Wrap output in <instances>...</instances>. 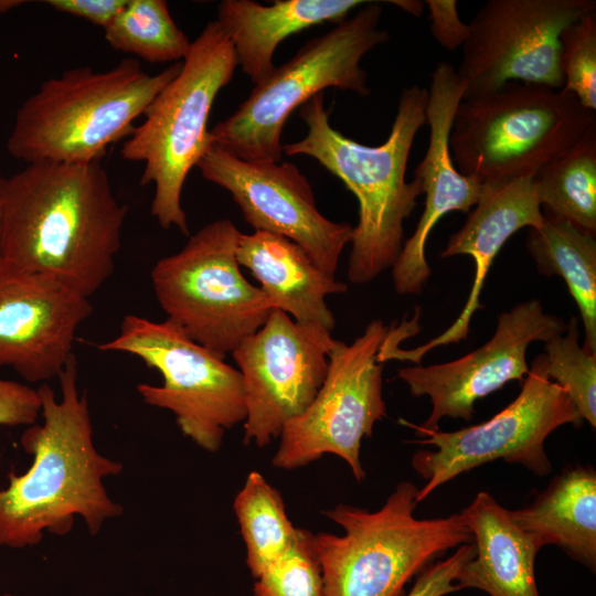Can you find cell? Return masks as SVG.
Masks as SVG:
<instances>
[{
	"label": "cell",
	"instance_id": "cell-1",
	"mask_svg": "<svg viewBox=\"0 0 596 596\" xmlns=\"http://www.w3.org/2000/svg\"><path fill=\"white\" fill-rule=\"evenodd\" d=\"M128 211L100 161L25 164L3 179L1 265L89 299L114 273Z\"/></svg>",
	"mask_w": 596,
	"mask_h": 596
},
{
	"label": "cell",
	"instance_id": "cell-2",
	"mask_svg": "<svg viewBox=\"0 0 596 596\" xmlns=\"http://www.w3.org/2000/svg\"><path fill=\"white\" fill-rule=\"evenodd\" d=\"M58 380L60 400L47 383L36 389L43 421L29 426L20 439L32 456L30 468L21 475L10 472L8 486L0 490V547L34 546L44 532L64 535L75 517L95 535L107 520L123 513L104 480L124 467L94 444L88 400L78 392L74 354Z\"/></svg>",
	"mask_w": 596,
	"mask_h": 596
},
{
	"label": "cell",
	"instance_id": "cell-3",
	"mask_svg": "<svg viewBox=\"0 0 596 596\" xmlns=\"http://www.w3.org/2000/svg\"><path fill=\"white\" fill-rule=\"evenodd\" d=\"M428 91L413 85L402 91L386 140L377 146L360 143L330 124L324 95L319 93L301 106L307 132L283 145L286 156H308L339 178L359 203L352 230L348 280L363 285L392 268L404 244V221L422 195L417 179L405 173L417 131L427 124Z\"/></svg>",
	"mask_w": 596,
	"mask_h": 596
},
{
	"label": "cell",
	"instance_id": "cell-4",
	"mask_svg": "<svg viewBox=\"0 0 596 596\" xmlns=\"http://www.w3.org/2000/svg\"><path fill=\"white\" fill-rule=\"evenodd\" d=\"M180 68L150 74L126 57L107 71L78 66L47 78L17 110L8 152L25 164L102 161Z\"/></svg>",
	"mask_w": 596,
	"mask_h": 596
},
{
	"label": "cell",
	"instance_id": "cell-5",
	"mask_svg": "<svg viewBox=\"0 0 596 596\" xmlns=\"http://www.w3.org/2000/svg\"><path fill=\"white\" fill-rule=\"evenodd\" d=\"M418 491L403 481L376 511L338 504L323 512L344 530L311 534L323 596H402L406 583L437 557L473 542L459 513L415 518Z\"/></svg>",
	"mask_w": 596,
	"mask_h": 596
},
{
	"label": "cell",
	"instance_id": "cell-6",
	"mask_svg": "<svg viewBox=\"0 0 596 596\" xmlns=\"http://www.w3.org/2000/svg\"><path fill=\"white\" fill-rule=\"evenodd\" d=\"M236 67L231 41L215 20L209 21L191 41L179 73L152 99L121 147L123 159L143 163L139 182L153 184L150 212L164 230L189 235L182 190L212 143L211 109Z\"/></svg>",
	"mask_w": 596,
	"mask_h": 596
},
{
	"label": "cell",
	"instance_id": "cell-7",
	"mask_svg": "<svg viewBox=\"0 0 596 596\" xmlns=\"http://www.w3.org/2000/svg\"><path fill=\"white\" fill-rule=\"evenodd\" d=\"M596 129L595 111L564 89L509 82L461 100L449 135L453 162L481 183L533 177Z\"/></svg>",
	"mask_w": 596,
	"mask_h": 596
},
{
	"label": "cell",
	"instance_id": "cell-8",
	"mask_svg": "<svg viewBox=\"0 0 596 596\" xmlns=\"http://www.w3.org/2000/svg\"><path fill=\"white\" fill-rule=\"evenodd\" d=\"M383 9L369 1L354 15L308 41L276 66L224 120L210 129L211 142L245 160L280 162L281 132L289 115L328 87L370 95L362 57L390 40L380 28Z\"/></svg>",
	"mask_w": 596,
	"mask_h": 596
},
{
	"label": "cell",
	"instance_id": "cell-9",
	"mask_svg": "<svg viewBox=\"0 0 596 596\" xmlns=\"http://www.w3.org/2000/svg\"><path fill=\"white\" fill-rule=\"evenodd\" d=\"M242 232L226 217L205 224L151 269L153 292L167 319L189 338L226 358L274 310L237 260Z\"/></svg>",
	"mask_w": 596,
	"mask_h": 596
},
{
	"label": "cell",
	"instance_id": "cell-10",
	"mask_svg": "<svg viewBox=\"0 0 596 596\" xmlns=\"http://www.w3.org/2000/svg\"><path fill=\"white\" fill-rule=\"evenodd\" d=\"M98 349L129 353L157 370L161 385H137L143 403L171 412L181 433L206 451H217L246 417L240 371L168 319L126 315L119 333Z\"/></svg>",
	"mask_w": 596,
	"mask_h": 596
},
{
	"label": "cell",
	"instance_id": "cell-11",
	"mask_svg": "<svg viewBox=\"0 0 596 596\" xmlns=\"http://www.w3.org/2000/svg\"><path fill=\"white\" fill-rule=\"evenodd\" d=\"M380 319L369 322L351 344L336 340L324 382L307 409L284 427L273 465L292 470L324 454L343 459L361 482L364 437L387 414L382 390V349L393 332Z\"/></svg>",
	"mask_w": 596,
	"mask_h": 596
},
{
	"label": "cell",
	"instance_id": "cell-12",
	"mask_svg": "<svg viewBox=\"0 0 596 596\" xmlns=\"http://www.w3.org/2000/svg\"><path fill=\"white\" fill-rule=\"evenodd\" d=\"M582 418L566 392L546 376L545 356L536 355L514 401L490 419L454 432L428 430L418 436L423 449L412 457L413 469L427 482L417 502L455 477L502 459L539 477L552 470L544 449L547 436L560 426H579Z\"/></svg>",
	"mask_w": 596,
	"mask_h": 596
},
{
	"label": "cell",
	"instance_id": "cell-13",
	"mask_svg": "<svg viewBox=\"0 0 596 596\" xmlns=\"http://www.w3.org/2000/svg\"><path fill=\"white\" fill-rule=\"evenodd\" d=\"M596 11L595 0H489L475 14L456 68L462 99L488 95L505 83L562 89L560 35Z\"/></svg>",
	"mask_w": 596,
	"mask_h": 596
},
{
	"label": "cell",
	"instance_id": "cell-14",
	"mask_svg": "<svg viewBox=\"0 0 596 596\" xmlns=\"http://www.w3.org/2000/svg\"><path fill=\"white\" fill-rule=\"evenodd\" d=\"M336 339L318 323L274 309L231 353L241 373L244 443L265 447L311 404L327 376Z\"/></svg>",
	"mask_w": 596,
	"mask_h": 596
},
{
	"label": "cell",
	"instance_id": "cell-15",
	"mask_svg": "<svg viewBox=\"0 0 596 596\" xmlns=\"http://www.w3.org/2000/svg\"><path fill=\"white\" fill-rule=\"evenodd\" d=\"M196 168L238 205L254 231L287 237L324 272L334 275L353 226L334 222L318 209L309 180L292 163L245 160L211 143Z\"/></svg>",
	"mask_w": 596,
	"mask_h": 596
},
{
	"label": "cell",
	"instance_id": "cell-16",
	"mask_svg": "<svg viewBox=\"0 0 596 596\" xmlns=\"http://www.w3.org/2000/svg\"><path fill=\"white\" fill-rule=\"evenodd\" d=\"M565 330L561 318L544 312L541 301L531 299L502 312L491 339L472 352L446 363L400 369L396 377L411 394L426 395L432 403L422 425H405L419 435L439 429L444 417L471 421L476 401L510 381H524L530 369L525 354L532 342H546Z\"/></svg>",
	"mask_w": 596,
	"mask_h": 596
},
{
	"label": "cell",
	"instance_id": "cell-17",
	"mask_svg": "<svg viewBox=\"0 0 596 596\" xmlns=\"http://www.w3.org/2000/svg\"><path fill=\"white\" fill-rule=\"evenodd\" d=\"M93 306L66 284L0 266V366L24 380L58 377Z\"/></svg>",
	"mask_w": 596,
	"mask_h": 596
},
{
	"label": "cell",
	"instance_id": "cell-18",
	"mask_svg": "<svg viewBox=\"0 0 596 596\" xmlns=\"http://www.w3.org/2000/svg\"><path fill=\"white\" fill-rule=\"evenodd\" d=\"M462 92L456 67L446 62L438 63L430 75L426 107L428 148L414 171L425 195L424 211L415 232L404 242L391 268L393 286L398 295L423 292L432 275L426 259L430 232L447 213L468 212L477 204L483 190L479 180L458 171L449 150V135Z\"/></svg>",
	"mask_w": 596,
	"mask_h": 596
},
{
	"label": "cell",
	"instance_id": "cell-19",
	"mask_svg": "<svg viewBox=\"0 0 596 596\" xmlns=\"http://www.w3.org/2000/svg\"><path fill=\"white\" fill-rule=\"evenodd\" d=\"M542 221L543 212L532 177L483 183L475 209L440 252L443 258L468 255L473 259V283L461 312L448 329L430 341L413 350L395 347L389 358L419 364L421 359L434 348L466 340L471 318L482 307L481 289L496 256L515 232L523 227H538Z\"/></svg>",
	"mask_w": 596,
	"mask_h": 596
},
{
	"label": "cell",
	"instance_id": "cell-20",
	"mask_svg": "<svg viewBox=\"0 0 596 596\" xmlns=\"http://www.w3.org/2000/svg\"><path fill=\"white\" fill-rule=\"evenodd\" d=\"M237 260L258 281L274 309L298 323L333 330L336 319L326 299L345 292L348 285L320 268L298 244L263 231L241 233Z\"/></svg>",
	"mask_w": 596,
	"mask_h": 596
},
{
	"label": "cell",
	"instance_id": "cell-21",
	"mask_svg": "<svg viewBox=\"0 0 596 596\" xmlns=\"http://www.w3.org/2000/svg\"><path fill=\"white\" fill-rule=\"evenodd\" d=\"M476 547L455 576L458 590L477 588L489 596H540L534 562L542 545L535 536L518 528L509 510L489 492L480 491L462 509Z\"/></svg>",
	"mask_w": 596,
	"mask_h": 596
},
{
	"label": "cell",
	"instance_id": "cell-22",
	"mask_svg": "<svg viewBox=\"0 0 596 596\" xmlns=\"http://www.w3.org/2000/svg\"><path fill=\"white\" fill-rule=\"evenodd\" d=\"M368 0H276L262 4L253 0H222L216 22L233 45L237 66L254 85L276 67L277 46L288 36L313 25L339 24Z\"/></svg>",
	"mask_w": 596,
	"mask_h": 596
},
{
	"label": "cell",
	"instance_id": "cell-23",
	"mask_svg": "<svg viewBox=\"0 0 596 596\" xmlns=\"http://www.w3.org/2000/svg\"><path fill=\"white\" fill-rule=\"evenodd\" d=\"M509 514L542 547L554 544L595 571L596 472L592 467L564 469L530 505Z\"/></svg>",
	"mask_w": 596,
	"mask_h": 596
},
{
	"label": "cell",
	"instance_id": "cell-24",
	"mask_svg": "<svg viewBox=\"0 0 596 596\" xmlns=\"http://www.w3.org/2000/svg\"><path fill=\"white\" fill-rule=\"evenodd\" d=\"M538 272L561 276L575 300L584 324L583 348L596 354V237L566 219L543 212L525 242Z\"/></svg>",
	"mask_w": 596,
	"mask_h": 596
},
{
	"label": "cell",
	"instance_id": "cell-25",
	"mask_svg": "<svg viewBox=\"0 0 596 596\" xmlns=\"http://www.w3.org/2000/svg\"><path fill=\"white\" fill-rule=\"evenodd\" d=\"M541 207L596 234V129L532 177Z\"/></svg>",
	"mask_w": 596,
	"mask_h": 596
},
{
	"label": "cell",
	"instance_id": "cell-26",
	"mask_svg": "<svg viewBox=\"0 0 596 596\" xmlns=\"http://www.w3.org/2000/svg\"><path fill=\"white\" fill-rule=\"evenodd\" d=\"M246 547V563L258 578L298 539L300 529L287 517L281 494L258 471H251L234 503Z\"/></svg>",
	"mask_w": 596,
	"mask_h": 596
},
{
	"label": "cell",
	"instance_id": "cell-27",
	"mask_svg": "<svg viewBox=\"0 0 596 596\" xmlns=\"http://www.w3.org/2000/svg\"><path fill=\"white\" fill-rule=\"evenodd\" d=\"M103 30L114 50L150 63L183 61L191 45L164 0H127Z\"/></svg>",
	"mask_w": 596,
	"mask_h": 596
},
{
	"label": "cell",
	"instance_id": "cell-28",
	"mask_svg": "<svg viewBox=\"0 0 596 596\" xmlns=\"http://www.w3.org/2000/svg\"><path fill=\"white\" fill-rule=\"evenodd\" d=\"M564 333L544 344L546 376L566 392L582 421L595 428L596 354L579 345L576 317L571 318Z\"/></svg>",
	"mask_w": 596,
	"mask_h": 596
},
{
	"label": "cell",
	"instance_id": "cell-29",
	"mask_svg": "<svg viewBox=\"0 0 596 596\" xmlns=\"http://www.w3.org/2000/svg\"><path fill=\"white\" fill-rule=\"evenodd\" d=\"M558 65L563 88L587 109L596 110V11L566 26L560 35Z\"/></svg>",
	"mask_w": 596,
	"mask_h": 596
},
{
	"label": "cell",
	"instance_id": "cell-30",
	"mask_svg": "<svg viewBox=\"0 0 596 596\" xmlns=\"http://www.w3.org/2000/svg\"><path fill=\"white\" fill-rule=\"evenodd\" d=\"M311 534L300 529L296 542L256 578L254 596H323Z\"/></svg>",
	"mask_w": 596,
	"mask_h": 596
},
{
	"label": "cell",
	"instance_id": "cell-31",
	"mask_svg": "<svg viewBox=\"0 0 596 596\" xmlns=\"http://www.w3.org/2000/svg\"><path fill=\"white\" fill-rule=\"evenodd\" d=\"M473 543L462 544L444 560L433 562L423 570L405 596H446L457 592L454 579L459 568L475 556Z\"/></svg>",
	"mask_w": 596,
	"mask_h": 596
},
{
	"label": "cell",
	"instance_id": "cell-32",
	"mask_svg": "<svg viewBox=\"0 0 596 596\" xmlns=\"http://www.w3.org/2000/svg\"><path fill=\"white\" fill-rule=\"evenodd\" d=\"M39 416L41 398L38 390L0 375V425L31 426Z\"/></svg>",
	"mask_w": 596,
	"mask_h": 596
},
{
	"label": "cell",
	"instance_id": "cell-33",
	"mask_svg": "<svg viewBox=\"0 0 596 596\" xmlns=\"http://www.w3.org/2000/svg\"><path fill=\"white\" fill-rule=\"evenodd\" d=\"M429 11V30L439 45L448 51L462 46L469 24L460 20L456 0H426Z\"/></svg>",
	"mask_w": 596,
	"mask_h": 596
},
{
	"label": "cell",
	"instance_id": "cell-34",
	"mask_svg": "<svg viewBox=\"0 0 596 596\" xmlns=\"http://www.w3.org/2000/svg\"><path fill=\"white\" fill-rule=\"evenodd\" d=\"M44 3L58 12L85 19L104 29L127 0H47Z\"/></svg>",
	"mask_w": 596,
	"mask_h": 596
},
{
	"label": "cell",
	"instance_id": "cell-35",
	"mask_svg": "<svg viewBox=\"0 0 596 596\" xmlns=\"http://www.w3.org/2000/svg\"><path fill=\"white\" fill-rule=\"evenodd\" d=\"M386 3H392L393 6L402 9L406 13H409L415 17H421L424 10L425 3L418 0H390L385 1Z\"/></svg>",
	"mask_w": 596,
	"mask_h": 596
},
{
	"label": "cell",
	"instance_id": "cell-36",
	"mask_svg": "<svg viewBox=\"0 0 596 596\" xmlns=\"http://www.w3.org/2000/svg\"><path fill=\"white\" fill-rule=\"evenodd\" d=\"M25 1L22 0H0V14L10 12L11 10L22 6Z\"/></svg>",
	"mask_w": 596,
	"mask_h": 596
},
{
	"label": "cell",
	"instance_id": "cell-37",
	"mask_svg": "<svg viewBox=\"0 0 596 596\" xmlns=\"http://www.w3.org/2000/svg\"><path fill=\"white\" fill-rule=\"evenodd\" d=\"M3 179L0 174V232H1V215H2V189H3ZM0 266H1V257H0Z\"/></svg>",
	"mask_w": 596,
	"mask_h": 596
},
{
	"label": "cell",
	"instance_id": "cell-38",
	"mask_svg": "<svg viewBox=\"0 0 596 596\" xmlns=\"http://www.w3.org/2000/svg\"><path fill=\"white\" fill-rule=\"evenodd\" d=\"M0 596H17V595H12V594H2Z\"/></svg>",
	"mask_w": 596,
	"mask_h": 596
}]
</instances>
